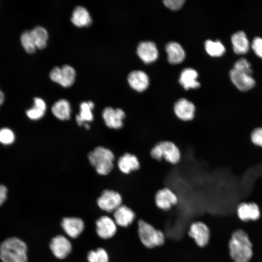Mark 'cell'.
I'll use <instances>...</instances> for the list:
<instances>
[{
	"mask_svg": "<svg viewBox=\"0 0 262 262\" xmlns=\"http://www.w3.org/2000/svg\"><path fill=\"white\" fill-rule=\"evenodd\" d=\"M229 255L233 262H249L252 255V245L246 233L235 230L229 243Z\"/></svg>",
	"mask_w": 262,
	"mask_h": 262,
	"instance_id": "1",
	"label": "cell"
},
{
	"mask_svg": "<svg viewBox=\"0 0 262 262\" xmlns=\"http://www.w3.org/2000/svg\"><path fill=\"white\" fill-rule=\"evenodd\" d=\"M28 247L21 239L12 237L0 245V259L3 262H28Z\"/></svg>",
	"mask_w": 262,
	"mask_h": 262,
	"instance_id": "2",
	"label": "cell"
},
{
	"mask_svg": "<svg viewBox=\"0 0 262 262\" xmlns=\"http://www.w3.org/2000/svg\"><path fill=\"white\" fill-rule=\"evenodd\" d=\"M88 158L90 164L99 175H107L114 168L115 155L108 148L97 147L89 153Z\"/></svg>",
	"mask_w": 262,
	"mask_h": 262,
	"instance_id": "3",
	"label": "cell"
},
{
	"mask_svg": "<svg viewBox=\"0 0 262 262\" xmlns=\"http://www.w3.org/2000/svg\"><path fill=\"white\" fill-rule=\"evenodd\" d=\"M137 231L140 242L148 248L161 246L164 242V233L142 219L138 222Z\"/></svg>",
	"mask_w": 262,
	"mask_h": 262,
	"instance_id": "4",
	"label": "cell"
},
{
	"mask_svg": "<svg viewBox=\"0 0 262 262\" xmlns=\"http://www.w3.org/2000/svg\"><path fill=\"white\" fill-rule=\"evenodd\" d=\"M150 154L155 160H164L173 165L178 164L181 159L179 148L170 141H162L156 144L151 149Z\"/></svg>",
	"mask_w": 262,
	"mask_h": 262,
	"instance_id": "5",
	"label": "cell"
},
{
	"mask_svg": "<svg viewBox=\"0 0 262 262\" xmlns=\"http://www.w3.org/2000/svg\"><path fill=\"white\" fill-rule=\"evenodd\" d=\"M122 197L120 193L112 190H105L97 199V203L102 210L114 212L122 205Z\"/></svg>",
	"mask_w": 262,
	"mask_h": 262,
	"instance_id": "6",
	"label": "cell"
},
{
	"mask_svg": "<svg viewBox=\"0 0 262 262\" xmlns=\"http://www.w3.org/2000/svg\"><path fill=\"white\" fill-rule=\"evenodd\" d=\"M154 201V204L158 209L166 211L177 205L179 199L177 195L172 189L165 187L156 192Z\"/></svg>",
	"mask_w": 262,
	"mask_h": 262,
	"instance_id": "7",
	"label": "cell"
},
{
	"mask_svg": "<svg viewBox=\"0 0 262 262\" xmlns=\"http://www.w3.org/2000/svg\"><path fill=\"white\" fill-rule=\"evenodd\" d=\"M49 77L52 81L67 87L71 86L74 82L76 72L71 66L66 65L61 68L54 67L50 72Z\"/></svg>",
	"mask_w": 262,
	"mask_h": 262,
	"instance_id": "8",
	"label": "cell"
},
{
	"mask_svg": "<svg viewBox=\"0 0 262 262\" xmlns=\"http://www.w3.org/2000/svg\"><path fill=\"white\" fill-rule=\"evenodd\" d=\"M173 112L179 120L183 122L191 121L195 118L196 107L192 101L185 98H180L174 103Z\"/></svg>",
	"mask_w": 262,
	"mask_h": 262,
	"instance_id": "9",
	"label": "cell"
},
{
	"mask_svg": "<svg viewBox=\"0 0 262 262\" xmlns=\"http://www.w3.org/2000/svg\"><path fill=\"white\" fill-rule=\"evenodd\" d=\"M102 117L108 128L119 130L124 127V121L126 117V114L121 108L114 109L111 107H107L103 111Z\"/></svg>",
	"mask_w": 262,
	"mask_h": 262,
	"instance_id": "10",
	"label": "cell"
},
{
	"mask_svg": "<svg viewBox=\"0 0 262 262\" xmlns=\"http://www.w3.org/2000/svg\"><path fill=\"white\" fill-rule=\"evenodd\" d=\"M188 234L199 246H205L210 238V229L204 223L201 221L193 222L190 226Z\"/></svg>",
	"mask_w": 262,
	"mask_h": 262,
	"instance_id": "11",
	"label": "cell"
},
{
	"mask_svg": "<svg viewBox=\"0 0 262 262\" xmlns=\"http://www.w3.org/2000/svg\"><path fill=\"white\" fill-rule=\"evenodd\" d=\"M229 74L233 84L241 91H247L253 88L256 84L255 80L252 75L246 72L232 68Z\"/></svg>",
	"mask_w": 262,
	"mask_h": 262,
	"instance_id": "12",
	"label": "cell"
},
{
	"mask_svg": "<svg viewBox=\"0 0 262 262\" xmlns=\"http://www.w3.org/2000/svg\"><path fill=\"white\" fill-rule=\"evenodd\" d=\"M53 255L58 259H64L71 253L72 245L67 238L62 235L53 237L49 245Z\"/></svg>",
	"mask_w": 262,
	"mask_h": 262,
	"instance_id": "13",
	"label": "cell"
},
{
	"mask_svg": "<svg viewBox=\"0 0 262 262\" xmlns=\"http://www.w3.org/2000/svg\"><path fill=\"white\" fill-rule=\"evenodd\" d=\"M96 231L98 235L102 239L113 237L117 231V225L111 217L103 215L96 221Z\"/></svg>",
	"mask_w": 262,
	"mask_h": 262,
	"instance_id": "14",
	"label": "cell"
},
{
	"mask_svg": "<svg viewBox=\"0 0 262 262\" xmlns=\"http://www.w3.org/2000/svg\"><path fill=\"white\" fill-rule=\"evenodd\" d=\"M117 165L122 173L129 175L140 169V163L135 155L126 152L119 156L117 161Z\"/></svg>",
	"mask_w": 262,
	"mask_h": 262,
	"instance_id": "15",
	"label": "cell"
},
{
	"mask_svg": "<svg viewBox=\"0 0 262 262\" xmlns=\"http://www.w3.org/2000/svg\"><path fill=\"white\" fill-rule=\"evenodd\" d=\"M61 226L69 237L74 239L78 237L84 229L83 221L76 217H64Z\"/></svg>",
	"mask_w": 262,
	"mask_h": 262,
	"instance_id": "16",
	"label": "cell"
},
{
	"mask_svg": "<svg viewBox=\"0 0 262 262\" xmlns=\"http://www.w3.org/2000/svg\"><path fill=\"white\" fill-rule=\"evenodd\" d=\"M113 216L117 226L126 228L133 223L136 215L132 209L122 204L113 212Z\"/></svg>",
	"mask_w": 262,
	"mask_h": 262,
	"instance_id": "17",
	"label": "cell"
},
{
	"mask_svg": "<svg viewBox=\"0 0 262 262\" xmlns=\"http://www.w3.org/2000/svg\"><path fill=\"white\" fill-rule=\"evenodd\" d=\"M239 218L242 221L256 220L260 216V211L258 205L254 202H243L237 209Z\"/></svg>",
	"mask_w": 262,
	"mask_h": 262,
	"instance_id": "18",
	"label": "cell"
},
{
	"mask_svg": "<svg viewBox=\"0 0 262 262\" xmlns=\"http://www.w3.org/2000/svg\"><path fill=\"white\" fill-rule=\"evenodd\" d=\"M137 53L145 63L154 62L158 58V49L154 43L151 41L142 42L138 45Z\"/></svg>",
	"mask_w": 262,
	"mask_h": 262,
	"instance_id": "19",
	"label": "cell"
},
{
	"mask_svg": "<svg viewBox=\"0 0 262 262\" xmlns=\"http://www.w3.org/2000/svg\"><path fill=\"white\" fill-rule=\"evenodd\" d=\"M128 81L132 88L139 92L146 90L149 84L147 75L141 70L131 72L128 76Z\"/></svg>",
	"mask_w": 262,
	"mask_h": 262,
	"instance_id": "20",
	"label": "cell"
},
{
	"mask_svg": "<svg viewBox=\"0 0 262 262\" xmlns=\"http://www.w3.org/2000/svg\"><path fill=\"white\" fill-rule=\"evenodd\" d=\"M231 42L233 50L237 54H245L249 49V41L246 33L243 31H239L232 34Z\"/></svg>",
	"mask_w": 262,
	"mask_h": 262,
	"instance_id": "21",
	"label": "cell"
},
{
	"mask_svg": "<svg viewBox=\"0 0 262 262\" xmlns=\"http://www.w3.org/2000/svg\"><path fill=\"white\" fill-rule=\"evenodd\" d=\"M197 76V73L195 69L185 68L180 74L179 82L185 90L196 89L200 86V83L196 80Z\"/></svg>",
	"mask_w": 262,
	"mask_h": 262,
	"instance_id": "22",
	"label": "cell"
},
{
	"mask_svg": "<svg viewBox=\"0 0 262 262\" xmlns=\"http://www.w3.org/2000/svg\"><path fill=\"white\" fill-rule=\"evenodd\" d=\"M168 60L172 64L181 63L184 59L185 52L182 47L177 42H171L165 47Z\"/></svg>",
	"mask_w": 262,
	"mask_h": 262,
	"instance_id": "23",
	"label": "cell"
},
{
	"mask_svg": "<svg viewBox=\"0 0 262 262\" xmlns=\"http://www.w3.org/2000/svg\"><path fill=\"white\" fill-rule=\"evenodd\" d=\"M72 22L76 26H88L92 23V18L87 10L83 6H78L73 10L71 18Z\"/></svg>",
	"mask_w": 262,
	"mask_h": 262,
	"instance_id": "24",
	"label": "cell"
},
{
	"mask_svg": "<svg viewBox=\"0 0 262 262\" xmlns=\"http://www.w3.org/2000/svg\"><path fill=\"white\" fill-rule=\"evenodd\" d=\"M53 115L62 120H68L70 117L71 107L69 102L65 99H61L55 102L51 107Z\"/></svg>",
	"mask_w": 262,
	"mask_h": 262,
	"instance_id": "25",
	"label": "cell"
},
{
	"mask_svg": "<svg viewBox=\"0 0 262 262\" xmlns=\"http://www.w3.org/2000/svg\"><path fill=\"white\" fill-rule=\"evenodd\" d=\"M30 32L36 48H45L48 39V33L46 29L41 26H37L30 30Z\"/></svg>",
	"mask_w": 262,
	"mask_h": 262,
	"instance_id": "26",
	"label": "cell"
},
{
	"mask_svg": "<svg viewBox=\"0 0 262 262\" xmlns=\"http://www.w3.org/2000/svg\"><path fill=\"white\" fill-rule=\"evenodd\" d=\"M205 48L208 54L212 57L221 56L226 51L225 46L219 40H207L205 42Z\"/></svg>",
	"mask_w": 262,
	"mask_h": 262,
	"instance_id": "27",
	"label": "cell"
},
{
	"mask_svg": "<svg viewBox=\"0 0 262 262\" xmlns=\"http://www.w3.org/2000/svg\"><path fill=\"white\" fill-rule=\"evenodd\" d=\"M88 262H109V255L105 249L98 247L89 251L87 255Z\"/></svg>",
	"mask_w": 262,
	"mask_h": 262,
	"instance_id": "28",
	"label": "cell"
},
{
	"mask_svg": "<svg viewBox=\"0 0 262 262\" xmlns=\"http://www.w3.org/2000/svg\"><path fill=\"white\" fill-rule=\"evenodd\" d=\"M80 111L78 115L83 122H90L93 120L92 110L94 107V104L91 101L82 102L80 105Z\"/></svg>",
	"mask_w": 262,
	"mask_h": 262,
	"instance_id": "29",
	"label": "cell"
},
{
	"mask_svg": "<svg viewBox=\"0 0 262 262\" xmlns=\"http://www.w3.org/2000/svg\"><path fill=\"white\" fill-rule=\"evenodd\" d=\"M21 42L24 49L29 53H34L36 47L30 31H26L21 35Z\"/></svg>",
	"mask_w": 262,
	"mask_h": 262,
	"instance_id": "30",
	"label": "cell"
},
{
	"mask_svg": "<svg viewBox=\"0 0 262 262\" xmlns=\"http://www.w3.org/2000/svg\"><path fill=\"white\" fill-rule=\"evenodd\" d=\"M233 68L236 70L243 71L251 75L253 73L250 63L245 58H241L236 61Z\"/></svg>",
	"mask_w": 262,
	"mask_h": 262,
	"instance_id": "31",
	"label": "cell"
},
{
	"mask_svg": "<svg viewBox=\"0 0 262 262\" xmlns=\"http://www.w3.org/2000/svg\"><path fill=\"white\" fill-rule=\"evenodd\" d=\"M15 135L13 132L8 128L0 130V142L3 144H11L14 142Z\"/></svg>",
	"mask_w": 262,
	"mask_h": 262,
	"instance_id": "32",
	"label": "cell"
},
{
	"mask_svg": "<svg viewBox=\"0 0 262 262\" xmlns=\"http://www.w3.org/2000/svg\"><path fill=\"white\" fill-rule=\"evenodd\" d=\"M250 139L253 145L262 147V127H256L252 130Z\"/></svg>",
	"mask_w": 262,
	"mask_h": 262,
	"instance_id": "33",
	"label": "cell"
},
{
	"mask_svg": "<svg viewBox=\"0 0 262 262\" xmlns=\"http://www.w3.org/2000/svg\"><path fill=\"white\" fill-rule=\"evenodd\" d=\"M45 113V111L33 105L26 111V115L31 119L38 120L44 116Z\"/></svg>",
	"mask_w": 262,
	"mask_h": 262,
	"instance_id": "34",
	"label": "cell"
},
{
	"mask_svg": "<svg viewBox=\"0 0 262 262\" xmlns=\"http://www.w3.org/2000/svg\"><path fill=\"white\" fill-rule=\"evenodd\" d=\"M251 47L255 54L262 59V37H254L251 44Z\"/></svg>",
	"mask_w": 262,
	"mask_h": 262,
	"instance_id": "35",
	"label": "cell"
},
{
	"mask_svg": "<svg viewBox=\"0 0 262 262\" xmlns=\"http://www.w3.org/2000/svg\"><path fill=\"white\" fill-rule=\"evenodd\" d=\"M185 0H164V5L173 10H177L180 9L183 3Z\"/></svg>",
	"mask_w": 262,
	"mask_h": 262,
	"instance_id": "36",
	"label": "cell"
},
{
	"mask_svg": "<svg viewBox=\"0 0 262 262\" xmlns=\"http://www.w3.org/2000/svg\"><path fill=\"white\" fill-rule=\"evenodd\" d=\"M7 189L6 187L0 184V206H1L7 198Z\"/></svg>",
	"mask_w": 262,
	"mask_h": 262,
	"instance_id": "37",
	"label": "cell"
},
{
	"mask_svg": "<svg viewBox=\"0 0 262 262\" xmlns=\"http://www.w3.org/2000/svg\"><path fill=\"white\" fill-rule=\"evenodd\" d=\"M34 106L46 111V104L45 102L40 98H34Z\"/></svg>",
	"mask_w": 262,
	"mask_h": 262,
	"instance_id": "38",
	"label": "cell"
},
{
	"mask_svg": "<svg viewBox=\"0 0 262 262\" xmlns=\"http://www.w3.org/2000/svg\"><path fill=\"white\" fill-rule=\"evenodd\" d=\"M4 100V95L0 89V106L2 105Z\"/></svg>",
	"mask_w": 262,
	"mask_h": 262,
	"instance_id": "39",
	"label": "cell"
},
{
	"mask_svg": "<svg viewBox=\"0 0 262 262\" xmlns=\"http://www.w3.org/2000/svg\"><path fill=\"white\" fill-rule=\"evenodd\" d=\"M84 127H85V128L86 129H88L90 128L89 125L88 124L86 123L84 124Z\"/></svg>",
	"mask_w": 262,
	"mask_h": 262,
	"instance_id": "40",
	"label": "cell"
}]
</instances>
